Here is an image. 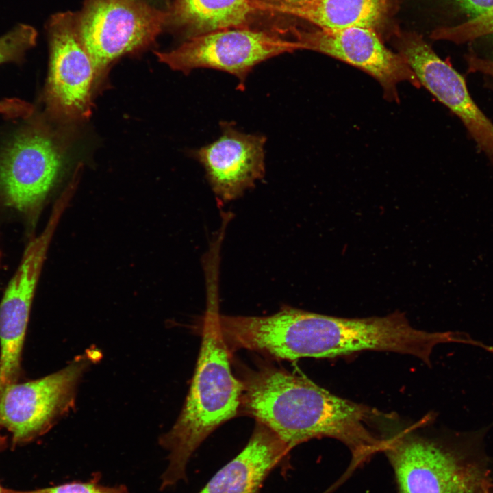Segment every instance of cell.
Segmentation results:
<instances>
[{"label":"cell","mask_w":493,"mask_h":493,"mask_svg":"<svg viewBox=\"0 0 493 493\" xmlns=\"http://www.w3.org/2000/svg\"><path fill=\"white\" fill-rule=\"evenodd\" d=\"M241 406L291 450L314 438H331L351 451V468L382 451L381 429L391 414L340 397L305 376L275 367L250 372L242 381Z\"/></svg>","instance_id":"obj_1"},{"label":"cell","mask_w":493,"mask_h":493,"mask_svg":"<svg viewBox=\"0 0 493 493\" xmlns=\"http://www.w3.org/2000/svg\"><path fill=\"white\" fill-rule=\"evenodd\" d=\"M453 341L451 331L416 329L399 312L385 316L343 318L286 307L272 315L257 316L251 330L255 351L288 360L376 351L410 355L429 364L433 349Z\"/></svg>","instance_id":"obj_2"},{"label":"cell","mask_w":493,"mask_h":493,"mask_svg":"<svg viewBox=\"0 0 493 493\" xmlns=\"http://www.w3.org/2000/svg\"><path fill=\"white\" fill-rule=\"evenodd\" d=\"M216 290H209L201 349L189 392L171 429L159 439L168 451V465L160 489L187 479L188 464L202 442L241 407L242 381L233 375L229 351L219 324Z\"/></svg>","instance_id":"obj_3"},{"label":"cell","mask_w":493,"mask_h":493,"mask_svg":"<svg viewBox=\"0 0 493 493\" xmlns=\"http://www.w3.org/2000/svg\"><path fill=\"white\" fill-rule=\"evenodd\" d=\"M384 431L382 451L393 468L399 493H488L486 470L453 443L411 428Z\"/></svg>","instance_id":"obj_4"},{"label":"cell","mask_w":493,"mask_h":493,"mask_svg":"<svg viewBox=\"0 0 493 493\" xmlns=\"http://www.w3.org/2000/svg\"><path fill=\"white\" fill-rule=\"evenodd\" d=\"M76 16L97 80L120 57L152 44L168 21L144 0H85Z\"/></svg>","instance_id":"obj_5"},{"label":"cell","mask_w":493,"mask_h":493,"mask_svg":"<svg viewBox=\"0 0 493 493\" xmlns=\"http://www.w3.org/2000/svg\"><path fill=\"white\" fill-rule=\"evenodd\" d=\"M99 353L89 350L64 368L44 377L20 381L0 393V429L12 435L13 446L47 432L75 405L78 385Z\"/></svg>","instance_id":"obj_6"},{"label":"cell","mask_w":493,"mask_h":493,"mask_svg":"<svg viewBox=\"0 0 493 493\" xmlns=\"http://www.w3.org/2000/svg\"><path fill=\"white\" fill-rule=\"evenodd\" d=\"M301 49L296 41L265 31L232 28L190 37L168 52H155L173 70L188 74L198 68L227 72L244 88L246 77L257 64L273 57Z\"/></svg>","instance_id":"obj_7"},{"label":"cell","mask_w":493,"mask_h":493,"mask_svg":"<svg viewBox=\"0 0 493 493\" xmlns=\"http://www.w3.org/2000/svg\"><path fill=\"white\" fill-rule=\"evenodd\" d=\"M49 70L46 100L52 114L65 122L87 119L97 81L92 60L80 38L76 12H60L47 24Z\"/></svg>","instance_id":"obj_8"},{"label":"cell","mask_w":493,"mask_h":493,"mask_svg":"<svg viewBox=\"0 0 493 493\" xmlns=\"http://www.w3.org/2000/svg\"><path fill=\"white\" fill-rule=\"evenodd\" d=\"M64 212L60 206L53 207L43 231L26 247L0 303V393L7 385L23 380L22 351L34 294L47 251Z\"/></svg>","instance_id":"obj_9"},{"label":"cell","mask_w":493,"mask_h":493,"mask_svg":"<svg viewBox=\"0 0 493 493\" xmlns=\"http://www.w3.org/2000/svg\"><path fill=\"white\" fill-rule=\"evenodd\" d=\"M394 45L423 86L462 122L478 148L493 162V123L472 98L464 77L416 32L397 30Z\"/></svg>","instance_id":"obj_10"},{"label":"cell","mask_w":493,"mask_h":493,"mask_svg":"<svg viewBox=\"0 0 493 493\" xmlns=\"http://www.w3.org/2000/svg\"><path fill=\"white\" fill-rule=\"evenodd\" d=\"M64 151L45 129L17 136L0 156V188L7 204L21 211L38 208L61 177Z\"/></svg>","instance_id":"obj_11"},{"label":"cell","mask_w":493,"mask_h":493,"mask_svg":"<svg viewBox=\"0 0 493 493\" xmlns=\"http://www.w3.org/2000/svg\"><path fill=\"white\" fill-rule=\"evenodd\" d=\"M301 49L315 51L359 68L382 86L385 97L397 100L396 86L420 84L405 59L388 49L375 29L363 27L304 31L293 29Z\"/></svg>","instance_id":"obj_12"},{"label":"cell","mask_w":493,"mask_h":493,"mask_svg":"<svg viewBox=\"0 0 493 493\" xmlns=\"http://www.w3.org/2000/svg\"><path fill=\"white\" fill-rule=\"evenodd\" d=\"M220 126V137L194 151L193 155L204 167L216 195L229 201L264 177L266 138L240 132L229 122H221Z\"/></svg>","instance_id":"obj_13"},{"label":"cell","mask_w":493,"mask_h":493,"mask_svg":"<svg viewBox=\"0 0 493 493\" xmlns=\"http://www.w3.org/2000/svg\"><path fill=\"white\" fill-rule=\"evenodd\" d=\"M290 451L273 431L257 422L242 451L199 493H260L268 475L280 466Z\"/></svg>","instance_id":"obj_14"},{"label":"cell","mask_w":493,"mask_h":493,"mask_svg":"<svg viewBox=\"0 0 493 493\" xmlns=\"http://www.w3.org/2000/svg\"><path fill=\"white\" fill-rule=\"evenodd\" d=\"M395 7L394 0H303L294 3L270 0L265 11L294 16L320 29L371 28L382 37Z\"/></svg>","instance_id":"obj_15"},{"label":"cell","mask_w":493,"mask_h":493,"mask_svg":"<svg viewBox=\"0 0 493 493\" xmlns=\"http://www.w3.org/2000/svg\"><path fill=\"white\" fill-rule=\"evenodd\" d=\"M268 0H175L168 22L190 37L232 28L246 27L252 16L264 11Z\"/></svg>","instance_id":"obj_16"},{"label":"cell","mask_w":493,"mask_h":493,"mask_svg":"<svg viewBox=\"0 0 493 493\" xmlns=\"http://www.w3.org/2000/svg\"><path fill=\"white\" fill-rule=\"evenodd\" d=\"M492 34L493 8L457 25L438 28L432 32L431 38L462 44Z\"/></svg>","instance_id":"obj_17"},{"label":"cell","mask_w":493,"mask_h":493,"mask_svg":"<svg viewBox=\"0 0 493 493\" xmlns=\"http://www.w3.org/2000/svg\"><path fill=\"white\" fill-rule=\"evenodd\" d=\"M37 31L27 24H18L0 37V64L21 60L36 43Z\"/></svg>","instance_id":"obj_18"},{"label":"cell","mask_w":493,"mask_h":493,"mask_svg":"<svg viewBox=\"0 0 493 493\" xmlns=\"http://www.w3.org/2000/svg\"><path fill=\"white\" fill-rule=\"evenodd\" d=\"M3 493H129L125 485L105 486L92 480L71 482L53 487L32 490H16L3 488Z\"/></svg>","instance_id":"obj_19"},{"label":"cell","mask_w":493,"mask_h":493,"mask_svg":"<svg viewBox=\"0 0 493 493\" xmlns=\"http://www.w3.org/2000/svg\"><path fill=\"white\" fill-rule=\"evenodd\" d=\"M33 111L31 105L18 99L0 101V114L10 117H28Z\"/></svg>","instance_id":"obj_20"},{"label":"cell","mask_w":493,"mask_h":493,"mask_svg":"<svg viewBox=\"0 0 493 493\" xmlns=\"http://www.w3.org/2000/svg\"><path fill=\"white\" fill-rule=\"evenodd\" d=\"M456 7L468 19L477 17L493 8V0H453Z\"/></svg>","instance_id":"obj_21"},{"label":"cell","mask_w":493,"mask_h":493,"mask_svg":"<svg viewBox=\"0 0 493 493\" xmlns=\"http://www.w3.org/2000/svg\"><path fill=\"white\" fill-rule=\"evenodd\" d=\"M468 72L481 73L493 78V60L480 58L471 52L466 55Z\"/></svg>","instance_id":"obj_22"},{"label":"cell","mask_w":493,"mask_h":493,"mask_svg":"<svg viewBox=\"0 0 493 493\" xmlns=\"http://www.w3.org/2000/svg\"><path fill=\"white\" fill-rule=\"evenodd\" d=\"M7 436L0 434V452L4 450L7 446ZM0 493H3V488L0 485Z\"/></svg>","instance_id":"obj_23"},{"label":"cell","mask_w":493,"mask_h":493,"mask_svg":"<svg viewBox=\"0 0 493 493\" xmlns=\"http://www.w3.org/2000/svg\"><path fill=\"white\" fill-rule=\"evenodd\" d=\"M276 2L283 3H294L299 2L303 0H272Z\"/></svg>","instance_id":"obj_24"},{"label":"cell","mask_w":493,"mask_h":493,"mask_svg":"<svg viewBox=\"0 0 493 493\" xmlns=\"http://www.w3.org/2000/svg\"><path fill=\"white\" fill-rule=\"evenodd\" d=\"M488 493H493L492 492H488Z\"/></svg>","instance_id":"obj_25"}]
</instances>
